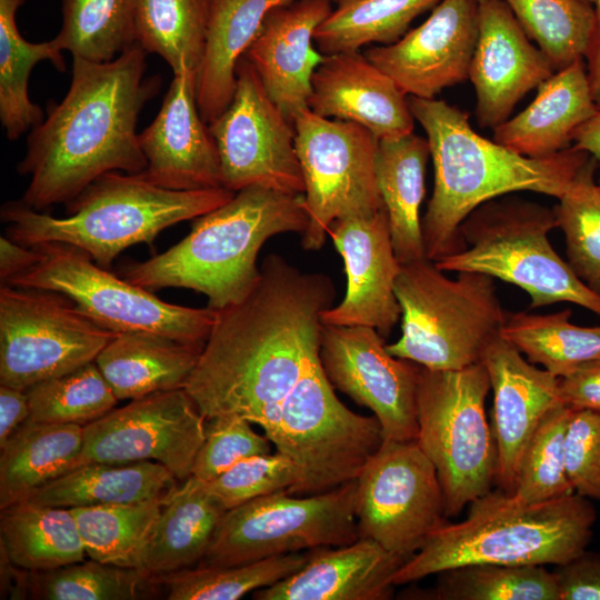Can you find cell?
Wrapping results in <instances>:
<instances>
[{"label":"cell","mask_w":600,"mask_h":600,"mask_svg":"<svg viewBox=\"0 0 600 600\" xmlns=\"http://www.w3.org/2000/svg\"><path fill=\"white\" fill-rule=\"evenodd\" d=\"M206 420L183 388L130 400L83 427V463L150 460L183 481L204 441Z\"/></svg>","instance_id":"17"},{"label":"cell","mask_w":600,"mask_h":600,"mask_svg":"<svg viewBox=\"0 0 600 600\" xmlns=\"http://www.w3.org/2000/svg\"><path fill=\"white\" fill-rule=\"evenodd\" d=\"M29 418L27 391L0 384V447Z\"/></svg>","instance_id":"53"},{"label":"cell","mask_w":600,"mask_h":600,"mask_svg":"<svg viewBox=\"0 0 600 600\" xmlns=\"http://www.w3.org/2000/svg\"><path fill=\"white\" fill-rule=\"evenodd\" d=\"M553 572L560 600H600V552L586 549Z\"/></svg>","instance_id":"51"},{"label":"cell","mask_w":600,"mask_h":600,"mask_svg":"<svg viewBox=\"0 0 600 600\" xmlns=\"http://www.w3.org/2000/svg\"><path fill=\"white\" fill-rule=\"evenodd\" d=\"M294 466L290 494H317L357 480L384 437L377 417L347 408L336 396L319 350L304 362L301 374L277 412L260 426Z\"/></svg>","instance_id":"9"},{"label":"cell","mask_w":600,"mask_h":600,"mask_svg":"<svg viewBox=\"0 0 600 600\" xmlns=\"http://www.w3.org/2000/svg\"><path fill=\"white\" fill-rule=\"evenodd\" d=\"M450 279L428 259L401 264L394 293L401 337L387 344L394 357L430 370H460L482 362L506 323L494 278L457 272Z\"/></svg>","instance_id":"7"},{"label":"cell","mask_w":600,"mask_h":600,"mask_svg":"<svg viewBox=\"0 0 600 600\" xmlns=\"http://www.w3.org/2000/svg\"><path fill=\"white\" fill-rule=\"evenodd\" d=\"M597 13L596 31L586 53L588 59V79L594 103L600 109V0L594 2Z\"/></svg>","instance_id":"55"},{"label":"cell","mask_w":600,"mask_h":600,"mask_svg":"<svg viewBox=\"0 0 600 600\" xmlns=\"http://www.w3.org/2000/svg\"><path fill=\"white\" fill-rule=\"evenodd\" d=\"M289 1L210 0L204 50L196 81L197 104L204 122L211 123L230 106L237 83V63L259 32L268 11Z\"/></svg>","instance_id":"28"},{"label":"cell","mask_w":600,"mask_h":600,"mask_svg":"<svg viewBox=\"0 0 600 600\" xmlns=\"http://www.w3.org/2000/svg\"><path fill=\"white\" fill-rule=\"evenodd\" d=\"M386 346L373 328L323 324L319 359L333 388L373 412L384 439L416 441L420 366Z\"/></svg>","instance_id":"18"},{"label":"cell","mask_w":600,"mask_h":600,"mask_svg":"<svg viewBox=\"0 0 600 600\" xmlns=\"http://www.w3.org/2000/svg\"><path fill=\"white\" fill-rule=\"evenodd\" d=\"M61 50L91 62H109L136 40V0H62Z\"/></svg>","instance_id":"42"},{"label":"cell","mask_w":600,"mask_h":600,"mask_svg":"<svg viewBox=\"0 0 600 600\" xmlns=\"http://www.w3.org/2000/svg\"><path fill=\"white\" fill-rule=\"evenodd\" d=\"M574 148L600 163V109L573 133Z\"/></svg>","instance_id":"56"},{"label":"cell","mask_w":600,"mask_h":600,"mask_svg":"<svg viewBox=\"0 0 600 600\" xmlns=\"http://www.w3.org/2000/svg\"><path fill=\"white\" fill-rule=\"evenodd\" d=\"M336 287L327 274L303 272L277 253L240 302L216 319L184 390L207 419L239 417L261 426L319 350L321 314Z\"/></svg>","instance_id":"1"},{"label":"cell","mask_w":600,"mask_h":600,"mask_svg":"<svg viewBox=\"0 0 600 600\" xmlns=\"http://www.w3.org/2000/svg\"><path fill=\"white\" fill-rule=\"evenodd\" d=\"M226 512L208 482L190 476L164 502L140 569L159 577L199 563Z\"/></svg>","instance_id":"31"},{"label":"cell","mask_w":600,"mask_h":600,"mask_svg":"<svg viewBox=\"0 0 600 600\" xmlns=\"http://www.w3.org/2000/svg\"><path fill=\"white\" fill-rule=\"evenodd\" d=\"M83 427L26 420L0 447V510L83 464Z\"/></svg>","instance_id":"33"},{"label":"cell","mask_w":600,"mask_h":600,"mask_svg":"<svg viewBox=\"0 0 600 600\" xmlns=\"http://www.w3.org/2000/svg\"><path fill=\"white\" fill-rule=\"evenodd\" d=\"M478 32V0H441L419 27L364 56L407 96L434 99L469 78Z\"/></svg>","instance_id":"19"},{"label":"cell","mask_w":600,"mask_h":600,"mask_svg":"<svg viewBox=\"0 0 600 600\" xmlns=\"http://www.w3.org/2000/svg\"><path fill=\"white\" fill-rule=\"evenodd\" d=\"M482 362L493 392L494 483L504 492L512 493L524 450L536 429L550 410L564 404L559 378L524 359L502 337L487 349Z\"/></svg>","instance_id":"23"},{"label":"cell","mask_w":600,"mask_h":600,"mask_svg":"<svg viewBox=\"0 0 600 600\" xmlns=\"http://www.w3.org/2000/svg\"><path fill=\"white\" fill-rule=\"evenodd\" d=\"M197 72L173 80L153 121L139 133L146 169L139 174L170 190L224 188L218 147L196 97Z\"/></svg>","instance_id":"21"},{"label":"cell","mask_w":600,"mask_h":600,"mask_svg":"<svg viewBox=\"0 0 600 600\" xmlns=\"http://www.w3.org/2000/svg\"><path fill=\"white\" fill-rule=\"evenodd\" d=\"M553 209L518 197L494 198L461 223L466 247L434 261L444 272L476 271L526 291L530 307L571 302L600 316V296L553 249Z\"/></svg>","instance_id":"8"},{"label":"cell","mask_w":600,"mask_h":600,"mask_svg":"<svg viewBox=\"0 0 600 600\" xmlns=\"http://www.w3.org/2000/svg\"><path fill=\"white\" fill-rule=\"evenodd\" d=\"M230 106L211 123L223 187L238 192L259 186L288 194L304 193L294 126L270 99L244 57L236 69Z\"/></svg>","instance_id":"16"},{"label":"cell","mask_w":600,"mask_h":600,"mask_svg":"<svg viewBox=\"0 0 600 600\" xmlns=\"http://www.w3.org/2000/svg\"><path fill=\"white\" fill-rule=\"evenodd\" d=\"M408 102L433 161V191L421 220L426 256L433 262L466 247L461 223L482 203L516 191L559 199L591 158L574 147L526 157L478 134L467 114L443 100L408 96Z\"/></svg>","instance_id":"3"},{"label":"cell","mask_w":600,"mask_h":600,"mask_svg":"<svg viewBox=\"0 0 600 600\" xmlns=\"http://www.w3.org/2000/svg\"><path fill=\"white\" fill-rule=\"evenodd\" d=\"M586 1L591 2V3H593V4H594V2H596V0H586Z\"/></svg>","instance_id":"57"},{"label":"cell","mask_w":600,"mask_h":600,"mask_svg":"<svg viewBox=\"0 0 600 600\" xmlns=\"http://www.w3.org/2000/svg\"><path fill=\"white\" fill-rule=\"evenodd\" d=\"M297 480L293 463L283 454L246 458L214 480L209 489L228 511L257 498L290 489Z\"/></svg>","instance_id":"48"},{"label":"cell","mask_w":600,"mask_h":600,"mask_svg":"<svg viewBox=\"0 0 600 600\" xmlns=\"http://www.w3.org/2000/svg\"><path fill=\"white\" fill-rule=\"evenodd\" d=\"M529 38L562 69L586 57L597 13L586 0H504Z\"/></svg>","instance_id":"43"},{"label":"cell","mask_w":600,"mask_h":600,"mask_svg":"<svg viewBox=\"0 0 600 600\" xmlns=\"http://www.w3.org/2000/svg\"><path fill=\"white\" fill-rule=\"evenodd\" d=\"M441 0H337L317 28L313 42L323 56L358 51L369 43L391 44L410 23Z\"/></svg>","instance_id":"36"},{"label":"cell","mask_w":600,"mask_h":600,"mask_svg":"<svg viewBox=\"0 0 600 600\" xmlns=\"http://www.w3.org/2000/svg\"><path fill=\"white\" fill-rule=\"evenodd\" d=\"M328 236L343 259L348 283L342 301L322 312V323L370 327L386 339L401 318L394 293L401 264L386 209L337 219Z\"/></svg>","instance_id":"20"},{"label":"cell","mask_w":600,"mask_h":600,"mask_svg":"<svg viewBox=\"0 0 600 600\" xmlns=\"http://www.w3.org/2000/svg\"><path fill=\"white\" fill-rule=\"evenodd\" d=\"M308 218L304 250L321 249L337 219L384 209L376 177L379 140L364 127L329 119L310 109L293 120Z\"/></svg>","instance_id":"13"},{"label":"cell","mask_w":600,"mask_h":600,"mask_svg":"<svg viewBox=\"0 0 600 600\" xmlns=\"http://www.w3.org/2000/svg\"><path fill=\"white\" fill-rule=\"evenodd\" d=\"M0 548L14 566L33 572L80 562L87 554L70 509L27 500L1 509Z\"/></svg>","instance_id":"34"},{"label":"cell","mask_w":600,"mask_h":600,"mask_svg":"<svg viewBox=\"0 0 600 600\" xmlns=\"http://www.w3.org/2000/svg\"><path fill=\"white\" fill-rule=\"evenodd\" d=\"M571 408L550 410L531 437L519 469L512 498L541 503L574 493L566 470V433Z\"/></svg>","instance_id":"47"},{"label":"cell","mask_w":600,"mask_h":600,"mask_svg":"<svg viewBox=\"0 0 600 600\" xmlns=\"http://www.w3.org/2000/svg\"><path fill=\"white\" fill-rule=\"evenodd\" d=\"M596 163L591 157L553 210L564 234L568 264L600 296V188L593 180Z\"/></svg>","instance_id":"46"},{"label":"cell","mask_w":600,"mask_h":600,"mask_svg":"<svg viewBox=\"0 0 600 600\" xmlns=\"http://www.w3.org/2000/svg\"><path fill=\"white\" fill-rule=\"evenodd\" d=\"M333 0H291L268 11L243 57L257 72L270 99L293 123L309 109L311 79L324 56L313 36L331 13Z\"/></svg>","instance_id":"24"},{"label":"cell","mask_w":600,"mask_h":600,"mask_svg":"<svg viewBox=\"0 0 600 600\" xmlns=\"http://www.w3.org/2000/svg\"><path fill=\"white\" fill-rule=\"evenodd\" d=\"M358 481L296 497L280 490L228 510L199 566L223 567L299 552L341 547L359 539Z\"/></svg>","instance_id":"12"},{"label":"cell","mask_w":600,"mask_h":600,"mask_svg":"<svg viewBox=\"0 0 600 600\" xmlns=\"http://www.w3.org/2000/svg\"><path fill=\"white\" fill-rule=\"evenodd\" d=\"M210 0H136V40L157 53L173 74L198 71L202 59Z\"/></svg>","instance_id":"39"},{"label":"cell","mask_w":600,"mask_h":600,"mask_svg":"<svg viewBox=\"0 0 600 600\" xmlns=\"http://www.w3.org/2000/svg\"><path fill=\"white\" fill-rule=\"evenodd\" d=\"M203 346L146 333H117L94 362L118 400L184 389Z\"/></svg>","instance_id":"29"},{"label":"cell","mask_w":600,"mask_h":600,"mask_svg":"<svg viewBox=\"0 0 600 600\" xmlns=\"http://www.w3.org/2000/svg\"><path fill=\"white\" fill-rule=\"evenodd\" d=\"M56 291L0 287V384L29 387L96 360L114 337Z\"/></svg>","instance_id":"14"},{"label":"cell","mask_w":600,"mask_h":600,"mask_svg":"<svg viewBox=\"0 0 600 600\" xmlns=\"http://www.w3.org/2000/svg\"><path fill=\"white\" fill-rule=\"evenodd\" d=\"M40 258L34 246L20 244L7 236L0 238V280L4 283L16 274H19L32 266Z\"/></svg>","instance_id":"54"},{"label":"cell","mask_w":600,"mask_h":600,"mask_svg":"<svg viewBox=\"0 0 600 600\" xmlns=\"http://www.w3.org/2000/svg\"><path fill=\"white\" fill-rule=\"evenodd\" d=\"M430 157L427 138L413 132L379 140L376 177L400 264L427 259L420 219Z\"/></svg>","instance_id":"32"},{"label":"cell","mask_w":600,"mask_h":600,"mask_svg":"<svg viewBox=\"0 0 600 600\" xmlns=\"http://www.w3.org/2000/svg\"><path fill=\"white\" fill-rule=\"evenodd\" d=\"M490 390L483 362L460 370L419 368L416 441L437 470L447 518L496 482L497 450L484 409Z\"/></svg>","instance_id":"10"},{"label":"cell","mask_w":600,"mask_h":600,"mask_svg":"<svg viewBox=\"0 0 600 600\" xmlns=\"http://www.w3.org/2000/svg\"><path fill=\"white\" fill-rule=\"evenodd\" d=\"M156 578L137 568L90 559L49 571H29L27 599L137 600L157 596Z\"/></svg>","instance_id":"40"},{"label":"cell","mask_w":600,"mask_h":600,"mask_svg":"<svg viewBox=\"0 0 600 600\" xmlns=\"http://www.w3.org/2000/svg\"><path fill=\"white\" fill-rule=\"evenodd\" d=\"M26 391L30 419L46 423L84 427L114 409L119 401L94 361Z\"/></svg>","instance_id":"45"},{"label":"cell","mask_w":600,"mask_h":600,"mask_svg":"<svg viewBox=\"0 0 600 600\" xmlns=\"http://www.w3.org/2000/svg\"><path fill=\"white\" fill-rule=\"evenodd\" d=\"M38 262L3 284L56 291L90 319L114 333L146 332L204 346L216 310L166 302L97 264L82 249L62 243L34 246Z\"/></svg>","instance_id":"11"},{"label":"cell","mask_w":600,"mask_h":600,"mask_svg":"<svg viewBox=\"0 0 600 600\" xmlns=\"http://www.w3.org/2000/svg\"><path fill=\"white\" fill-rule=\"evenodd\" d=\"M599 188H600V182L598 183Z\"/></svg>","instance_id":"58"},{"label":"cell","mask_w":600,"mask_h":600,"mask_svg":"<svg viewBox=\"0 0 600 600\" xmlns=\"http://www.w3.org/2000/svg\"><path fill=\"white\" fill-rule=\"evenodd\" d=\"M479 32L469 70L476 91V117L496 128L516 104L553 74L548 57L536 48L504 0H478Z\"/></svg>","instance_id":"22"},{"label":"cell","mask_w":600,"mask_h":600,"mask_svg":"<svg viewBox=\"0 0 600 600\" xmlns=\"http://www.w3.org/2000/svg\"><path fill=\"white\" fill-rule=\"evenodd\" d=\"M190 233L167 251L126 264L122 278L149 291L186 288L220 310L240 302L260 278L257 259L264 242L308 226L303 194L252 186L193 219Z\"/></svg>","instance_id":"4"},{"label":"cell","mask_w":600,"mask_h":600,"mask_svg":"<svg viewBox=\"0 0 600 600\" xmlns=\"http://www.w3.org/2000/svg\"><path fill=\"white\" fill-rule=\"evenodd\" d=\"M571 311L550 314L517 312L507 316L501 337L533 364L562 378L600 357V326L570 322Z\"/></svg>","instance_id":"37"},{"label":"cell","mask_w":600,"mask_h":600,"mask_svg":"<svg viewBox=\"0 0 600 600\" xmlns=\"http://www.w3.org/2000/svg\"><path fill=\"white\" fill-rule=\"evenodd\" d=\"M233 196L226 188L170 190L139 173L110 171L66 203V218L31 209L21 200L6 202L0 216L8 224L7 237L20 244H71L108 269L124 249L137 243L152 247L164 229L206 214Z\"/></svg>","instance_id":"6"},{"label":"cell","mask_w":600,"mask_h":600,"mask_svg":"<svg viewBox=\"0 0 600 600\" xmlns=\"http://www.w3.org/2000/svg\"><path fill=\"white\" fill-rule=\"evenodd\" d=\"M359 538L404 559L446 522L437 470L417 441L384 439L357 479Z\"/></svg>","instance_id":"15"},{"label":"cell","mask_w":600,"mask_h":600,"mask_svg":"<svg viewBox=\"0 0 600 600\" xmlns=\"http://www.w3.org/2000/svg\"><path fill=\"white\" fill-rule=\"evenodd\" d=\"M146 57L136 42L109 62L73 58L67 94L31 130L17 166L30 178L24 204L42 211L70 202L103 173L146 169L137 123L161 84L158 76L144 77Z\"/></svg>","instance_id":"2"},{"label":"cell","mask_w":600,"mask_h":600,"mask_svg":"<svg viewBox=\"0 0 600 600\" xmlns=\"http://www.w3.org/2000/svg\"><path fill=\"white\" fill-rule=\"evenodd\" d=\"M174 474L156 461L87 462L34 490L32 503L82 508L167 499L179 486Z\"/></svg>","instance_id":"30"},{"label":"cell","mask_w":600,"mask_h":600,"mask_svg":"<svg viewBox=\"0 0 600 600\" xmlns=\"http://www.w3.org/2000/svg\"><path fill=\"white\" fill-rule=\"evenodd\" d=\"M311 87L308 108L318 116L358 123L378 140L413 132L407 94L358 51L324 56Z\"/></svg>","instance_id":"25"},{"label":"cell","mask_w":600,"mask_h":600,"mask_svg":"<svg viewBox=\"0 0 600 600\" xmlns=\"http://www.w3.org/2000/svg\"><path fill=\"white\" fill-rule=\"evenodd\" d=\"M560 396L572 409L600 412V357L559 378Z\"/></svg>","instance_id":"52"},{"label":"cell","mask_w":600,"mask_h":600,"mask_svg":"<svg viewBox=\"0 0 600 600\" xmlns=\"http://www.w3.org/2000/svg\"><path fill=\"white\" fill-rule=\"evenodd\" d=\"M23 2L0 0V121L9 140H17L44 120L42 109L28 94L34 66L47 60L59 71L66 69L54 39L33 43L20 34L16 14Z\"/></svg>","instance_id":"35"},{"label":"cell","mask_w":600,"mask_h":600,"mask_svg":"<svg viewBox=\"0 0 600 600\" xmlns=\"http://www.w3.org/2000/svg\"><path fill=\"white\" fill-rule=\"evenodd\" d=\"M251 424L239 417L210 419L191 476L210 482L246 458L270 453L272 442Z\"/></svg>","instance_id":"49"},{"label":"cell","mask_w":600,"mask_h":600,"mask_svg":"<svg viewBox=\"0 0 600 600\" xmlns=\"http://www.w3.org/2000/svg\"><path fill=\"white\" fill-rule=\"evenodd\" d=\"M310 552H291L236 566H198L154 577L169 600H237L300 570Z\"/></svg>","instance_id":"41"},{"label":"cell","mask_w":600,"mask_h":600,"mask_svg":"<svg viewBox=\"0 0 600 600\" xmlns=\"http://www.w3.org/2000/svg\"><path fill=\"white\" fill-rule=\"evenodd\" d=\"M566 470L577 494L600 500V412L571 408Z\"/></svg>","instance_id":"50"},{"label":"cell","mask_w":600,"mask_h":600,"mask_svg":"<svg viewBox=\"0 0 600 600\" xmlns=\"http://www.w3.org/2000/svg\"><path fill=\"white\" fill-rule=\"evenodd\" d=\"M596 519L590 500L576 492L524 504L491 490L469 504L462 521L436 529L398 569L393 583L468 564H564L587 549Z\"/></svg>","instance_id":"5"},{"label":"cell","mask_w":600,"mask_h":600,"mask_svg":"<svg viewBox=\"0 0 600 600\" xmlns=\"http://www.w3.org/2000/svg\"><path fill=\"white\" fill-rule=\"evenodd\" d=\"M407 559L371 539L310 552L307 563L277 583L256 590V600H387Z\"/></svg>","instance_id":"26"},{"label":"cell","mask_w":600,"mask_h":600,"mask_svg":"<svg viewBox=\"0 0 600 600\" xmlns=\"http://www.w3.org/2000/svg\"><path fill=\"white\" fill-rule=\"evenodd\" d=\"M597 111L580 59L544 80L523 111L494 128L493 140L526 157H549L567 149Z\"/></svg>","instance_id":"27"},{"label":"cell","mask_w":600,"mask_h":600,"mask_svg":"<svg viewBox=\"0 0 600 600\" xmlns=\"http://www.w3.org/2000/svg\"><path fill=\"white\" fill-rule=\"evenodd\" d=\"M438 574L436 600H560L556 574L542 564H468Z\"/></svg>","instance_id":"44"},{"label":"cell","mask_w":600,"mask_h":600,"mask_svg":"<svg viewBox=\"0 0 600 600\" xmlns=\"http://www.w3.org/2000/svg\"><path fill=\"white\" fill-rule=\"evenodd\" d=\"M168 498L70 509L87 556L102 563L140 569L142 553Z\"/></svg>","instance_id":"38"}]
</instances>
